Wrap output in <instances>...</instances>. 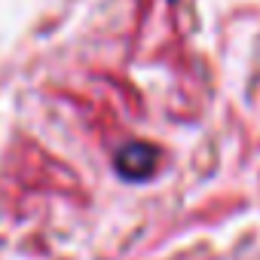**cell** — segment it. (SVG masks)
Here are the masks:
<instances>
[{
  "label": "cell",
  "instance_id": "obj_1",
  "mask_svg": "<svg viewBox=\"0 0 260 260\" xmlns=\"http://www.w3.org/2000/svg\"><path fill=\"white\" fill-rule=\"evenodd\" d=\"M156 162H159V153L147 141H132L116 153V172L125 181H147L156 172Z\"/></svg>",
  "mask_w": 260,
  "mask_h": 260
}]
</instances>
